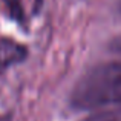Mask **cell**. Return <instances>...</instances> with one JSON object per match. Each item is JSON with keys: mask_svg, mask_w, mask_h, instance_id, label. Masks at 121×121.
Returning a JSON list of instances; mask_svg holds the SVG:
<instances>
[{"mask_svg": "<svg viewBox=\"0 0 121 121\" xmlns=\"http://www.w3.org/2000/svg\"><path fill=\"white\" fill-rule=\"evenodd\" d=\"M71 103L83 110L121 106V61L89 69L72 89Z\"/></svg>", "mask_w": 121, "mask_h": 121, "instance_id": "cell-1", "label": "cell"}, {"mask_svg": "<svg viewBox=\"0 0 121 121\" xmlns=\"http://www.w3.org/2000/svg\"><path fill=\"white\" fill-rule=\"evenodd\" d=\"M28 51L23 44L9 39L0 40V72L6 71L9 66L25 60Z\"/></svg>", "mask_w": 121, "mask_h": 121, "instance_id": "cell-2", "label": "cell"}, {"mask_svg": "<svg viewBox=\"0 0 121 121\" xmlns=\"http://www.w3.org/2000/svg\"><path fill=\"white\" fill-rule=\"evenodd\" d=\"M84 121H121V110H112V112H100L89 117Z\"/></svg>", "mask_w": 121, "mask_h": 121, "instance_id": "cell-3", "label": "cell"}, {"mask_svg": "<svg viewBox=\"0 0 121 121\" xmlns=\"http://www.w3.org/2000/svg\"><path fill=\"white\" fill-rule=\"evenodd\" d=\"M6 6L9 9V14L15 18V20L22 22L23 20V5H22V0H5Z\"/></svg>", "mask_w": 121, "mask_h": 121, "instance_id": "cell-4", "label": "cell"}, {"mask_svg": "<svg viewBox=\"0 0 121 121\" xmlns=\"http://www.w3.org/2000/svg\"><path fill=\"white\" fill-rule=\"evenodd\" d=\"M109 48H110V51H112V52H115V54H118V55H121V35L115 37V39L110 41Z\"/></svg>", "mask_w": 121, "mask_h": 121, "instance_id": "cell-5", "label": "cell"}, {"mask_svg": "<svg viewBox=\"0 0 121 121\" xmlns=\"http://www.w3.org/2000/svg\"><path fill=\"white\" fill-rule=\"evenodd\" d=\"M120 12H121V0H120Z\"/></svg>", "mask_w": 121, "mask_h": 121, "instance_id": "cell-6", "label": "cell"}, {"mask_svg": "<svg viewBox=\"0 0 121 121\" xmlns=\"http://www.w3.org/2000/svg\"><path fill=\"white\" fill-rule=\"evenodd\" d=\"M0 121H6V120H5V118H0Z\"/></svg>", "mask_w": 121, "mask_h": 121, "instance_id": "cell-7", "label": "cell"}]
</instances>
